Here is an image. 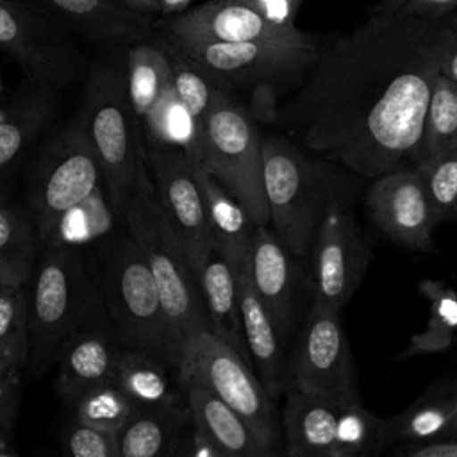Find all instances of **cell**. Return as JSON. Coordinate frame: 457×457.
<instances>
[{
  "label": "cell",
  "mask_w": 457,
  "mask_h": 457,
  "mask_svg": "<svg viewBox=\"0 0 457 457\" xmlns=\"http://www.w3.org/2000/svg\"><path fill=\"white\" fill-rule=\"evenodd\" d=\"M455 41L457 9L414 14L403 0H382L353 30L323 43L273 121L362 179L412 168L434 80Z\"/></svg>",
  "instance_id": "1"
},
{
  "label": "cell",
  "mask_w": 457,
  "mask_h": 457,
  "mask_svg": "<svg viewBox=\"0 0 457 457\" xmlns=\"http://www.w3.org/2000/svg\"><path fill=\"white\" fill-rule=\"evenodd\" d=\"M262 177L270 223L295 259L309 257L330 207L353 204L361 179L280 136L262 137Z\"/></svg>",
  "instance_id": "2"
},
{
  "label": "cell",
  "mask_w": 457,
  "mask_h": 457,
  "mask_svg": "<svg viewBox=\"0 0 457 457\" xmlns=\"http://www.w3.org/2000/svg\"><path fill=\"white\" fill-rule=\"evenodd\" d=\"M105 328L123 348L157 355L177 370L175 343L161 293L141 248L127 230L104 241L91 266Z\"/></svg>",
  "instance_id": "3"
},
{
  "label": "cell",
  "mask_w": 457,
  "mask_h": 457,
  "mask_svg": "<svg viewBox=\"0 0 457 457\" xmlns=\"http://www.w3.org/2000/svg\"><path fill=\"white\" fill-rule=\"evenodd\" d=\"M121 218L148 262L175 343L179 352H182L184 343L191 336L211 330V325L198 275L159 204L145 146L137 161L136 184Z\"/></svg>",
  "instance_id": "4"
},
{
  "label": "cell",
  "mask_w": 457,
  "mask_h": 457,
  "mask_svg": "<svg viewBox=\"0 0 457 457\" xmlns=\"http://www.w3.org/2000/svg\"><path fill=\"white\" fill-rule=\"evenodd\" d=\"M98 312L96 284L84 255L64 245L48 248L29 293L30 348L25 371L34 378L43 377L55 366L66 339L89 327Z\"/></svg>",
  "instance_id": "5"
},
{
  "label": "cell",
  "mask_w": 457,
  "mask_h": 457,
  "mask_svg": "<svg viewBox=\"0 0 457 457\" xmlns=\"http://www.w3.org/2000/svg\"><path fill=\"white\" fill-rule=\"evenodd\" d=\"M80 111L100 164L107 204L116 216H123L145 146L129 98L125 55L104 57L89 68Z\"/></svg>",
  "instance_id": "6"
},
{
  "label": "cell",
  "mask_w": 457,
  "mask_h": 457,
  "mask_svg": "<svg viewBox=\"0 0 457 457\" xmlns=\"http://www.w3.org/2000/svg\"><path fill=\"white\" fill-rule=\"evenodd\" d=\"M243 205L253 225H270L262 177V137L252 111L220 89L202 127L198 157Z\"/></svg>",
  "instance_id": "7"
},
{
  "label": "cell",
  "mask_w": 457,
  "mask_h": 457,
  "mask_svg": "<svg viewBox=\"0 0 457 457\" xmlns=\"http://www.w3.org/2000/svg\"><path fill=\"white\" fill-rule=\"evenodd\" d=\"M100 164L82 111L55 130L37 154L29 175V202L43 239L96 191Z\"/></svg>",
  "instance_id": "8"
},
{
  "label": "cell",
  "mask_w": 457,
  "mask_h": 457,
  "mask_svg": "<svg viewBox=\"0 0 457 457\" xmlns=\"http://www.w3.org/2000/svg\"><path fill=\"white\" fill-rule=\"evenodd\" d=\"M179 378L195 380L221 398L252 428L270 455L278 452L280 432L273 398L252 362L211 330L191 336L180 352Z\"/></svg>",
  "instance_id": "9"
},
{
  "label": "cell",
  "mask_w": 457,
  "mask_h": 457,
  "mask_svg": "<svg viewBox=\"0 0 457 457\" xmlns=\"http://www.w3.org/2000/svg\"><path fill=\"white\" fill-rule=\"evenodd\" d=\"M168 39V37H166ZM223 89H296L314 66L321 41L311 45L264 41H171Z\"/></svg>",
  "instance_id": "10"
},
{
  "label": "cell",
  "mask_w": 457,
  "mask_h": 457,
  "mask_svg": "<svg viewBox=\"0 0 457 457\" xmlns=\"http://www.w3.org/2000/svg\"><path fill=\"white\" fill-rule=\"evenodd\" d=\"M291 387L337 403L361 402L357 368L339 309L312 300L287 371Z\"/></svg>",
  "instance_id": "11"
},
{
  "label": "cell",
  "mask_w": 457,
  "mask_h": 457,
  "mask_svg": "<svg viewBox=\"0 0 457 457\" xmlns=\"http://www.w3.org/2000/svg\"><path fill=\"white\" fill-rule=\"evenodd\" d=\"M75 37L61 23L14 0H0V50L23 70L25 77L59 89L73 82L82 66Z\"/></svg>",
  "instance_id": "12"
},
{
  "label": "cell",
  "mask_w": 457,
  "mask_h": 457,
  "mask_svg": "<svg viewBox=\"0 0 457 457\" xmlns=\"http://www.w3.org/2000/svg\"><path fill=\"white\" fill-rule=\"evenodd\" d=\"M145 148L159 204L198 275L202 264L214 252V243L195 159L177 146Z\"/></svg>",
  "instance_id": "13"
},
{
  "label": "cell",
  "mask_w": 457,
  "mask_h": 457,
  "mask_svg": "<svg viewBox=\"0 0 457 457\" xmlns=\"http://www.w3.org/2000/svg\"><path fill=\"white\" fill-rule=\"evenodd\" d=\"M309 257L312 300L341 311L359 289L371 261V246L350 207L328 209Z\"/></svg>",
  "instance_id": "14"
},
{
  "label": "cell",
  "mask_w": 457,
  "mask_h": 457,
  "mask_svg": "<svg viewBox=\"0 0 457 457\" xmlns=\"http://www.w3.org/2000/svg\"><path fill=\"white\" fill-rule=\"evenodd\" d=\"M364 204L371 221L389 239L412 250L430 248L437 220L416 166L373 179Z\"/></svg>",
  "instance_id": "15"
},
{
  "label": "cell",
  "mask_w": 457,
  "mask_h": 457,
  "mask_svg": "<svg viewBox=\"0 0 457 457\" xmlns=\"http://www.w3.org/2000/svg\"><path fill=\"white\" fill-rule=\"evenodd\" d=\"M171 41H264L287 45H311L318 36L298 27L277 25L259 12L228 0H207L186 12L173 16L166 36Z\"/></svg>",
  "instance_id": "16"
},
{
  "label": "cell",
  "mask_w": 457,
  "mask_h": 457,
  "mask_svg": "<svg viewBox=\"0 0 457 457\" xmlns=\"http://www.w3.org/2000/svg\"><path fill=\"white\" fill-rule=\"evenodd\" d=\"M16 4L70 29L77 37L120 48L148 39L150 16L116 0H14Z\"/></svg>",
  "instance_id": "17"
},
{
  "label": "cell",
  "mask_w": 457,
  "mask_h": 457,
  "mask_svg": "<svg viewBox=\"0 0 457 457\" xmlns=\"http://www.w3.org/2000/svg\"><path fill=\"white\" fill-rule=\"evenodd\" d=\"M248 271L252 286L284 343L295 321L298 273L295 255L268 225H255Z\"/></svg>",
  "instance_id": "18"
},
{
  "label": "cell",
  "mask_w": 457,
  "mask_h": 457,
  "mask_svg": "<svg viewBox=\"0 0 457 457\" xmlns=\"http://www.w3.org/2000/svg\"><path fill=\"white\" fill-rule=\"evenodd\" d=\"M196 445L209 455L268 457L246 421L212 391L195 380L179 378Z\"/></svg>",
  "instance_id": "19"
},
{
  "label": "cell",
  "mask_w": 457,
  "mask_h": 457,
  "mask_svg": "<svg viewBox=\"0 0 457 457\" xmlns=\"http://www.w3.org/2000/svg\"><path fill=\"white\" fill-rule=\"evenodd\" d=\"M121 348L105 327L89 325L71 334L55 362V386L61 398L73 405L87 391L111 384Z\"/></svg>",
  "instance_id": "20"
},
{
  "label": "cell",
  "mask_w": 457,
  "mask_h": 457,
  "mask_svg": "<svg viewBox=\"0 0 457 457\" xmlns=\"http://www.w3.org/2000/svg\"><path fill=\"white\" fill-rule=\"evenodd\" d=\"M57 89L25 77L0 109V180L12 171L30 143L55 116Z\"/></svg>",
  "instance_id": "21"
},
{
  "label": "cell",
  "mask_w": 457,
  "mask_h": 457,
  "mask_svg": "<svg viewBox=\"0 0 457 457\" xmlns=\"http://www.w3.org/2000/svg\"><path fill=\"white\" fill-rule=\"evenodd\" d=\"M186 425H191V414L184 393L182 396L175 393L159 403L134 405L118 434L120 457L175 453Z\"/></svg>",
  "instance_id": "22"
},
{
  "label": "cell",
  "mask_w": 457,
  "mask_h": 457,
  "mask_svg": "<svg viewBox=\"0 0 457 457\" xmlns=\"http://www.w3.org/2000/svg\"><path fill=\"white\" fill-rule=\"evenodd\" d=\"M343 403L289 389L282 411L286 453L289 457H332Z\"/></svg>",
  "instance_id": "23"
},
{
  "label": "cell",
  "mask_w": 457,
  "mask_h": 457,
  "mask_svg": "<svg viewBox=\"0 0 457 457\" xmlns=\"http://www.w3.org/2000/svg\"><path fill=\"white\" fill-rule=\"evenodd\" d=\"M195 168L207 202L214 252L237 273L248 268L255 225L243 205L207 171L200 159H195Z\"/></svg>",
  "instance_id": "24"
},
{
  "label": "cell",
  "mask_w": 457,
  "mask_h": 457,
  "mask_svg": "<svg viewBox=\"0 0 457 457\" xmlns=\"http://www.w3.org/2000/svg\"><path fill=\"white\" fill-rule=\"evenodd\" d=\"M239 284V302H241V320H243V332L245 341L255 364V371L261 377L264 387L275 400L282 389L286 387V375L284 371V357H282V339L264 309L262 302L259 300L248 268H243L236 273Z\"/></svg>",
  "instance_id": "25"
},
{
  "label": "cell",
  "mask_w": 457,
  "mask_h": 457,
  "mask_svg": "<svg viewBox=\"0 0 457 457\" xmlns=\"http://www.w3.org/2000/svg\"><path fill=\"white\" fill-rule=\"evenodd\" d=\"M198 282L211 332L252 362L243 332L239 284L232 266L212 252L198 271Z\"/></svg>",
  "instance_id": "26"
},
{
  "label": "cell",
  "mask_w": 457,
  "mask_h": 457,
  "mask_svg": "<svg viewBox=\"0 0 457 457\" xmlns=\"http://www.w3.org/2000/svg\"><path fill=\"white\" fill-rule=\"evenodd\" d=\"M457 414V382L427 387L407 409L386 420L389 441L400 445L441 437Z\"/></svg>",
  "instance_id": "27"
},
{
  "label": "cell",
  "mask_w": 457,
  "mask_h": 457,
  "mask_svg": "<svg viewBox=\"0 0 457 457\" xmlns=\"http://www.w3.org/2000/svg\"><path fill=\"white\" fill-rule=\"evenodd\" d=\"M125 64L129 98L141 123L173 82L171 61L161 41L143 39L127 46Z\"/></svg>",
  "instance_id": "28"
},
{
  "label": "cell",
  "mask_w": 457,
  "mask_h": 457,
  "mask_svg": "<svg viewBox=\"0 0 457 457\" xmlns=\"http://www.w3.org/2000/svg\"><path fill=\"white\" fill-rule=\"evenodd\" d=\"M168 366L154 353L121 348L111 384L129 398L132 407L159 403L175 395L170 389Z\"/></svg>",
  "instance_id": "29"
},
{
  "label": "cell",
  "mask_w": 457,
  "mask_h": 457,
  "mask_svg": "<svg viewBox=\"0 0 457 457\" xmlns=\"http://www.w3.org/2000/svg\"><path fill=\"white\" fill-rule=\"evenodd\" d=\"M421 291L428 300L427 327L411 337L400 359L443 352L457 341V293L443 282H423Z\"/></svg>",
  "instance_id": "30"
},
{
  "label": "cell",
  "mask_w": 457,
  "mask_h": 457,
  "mask_svg": "<svg viewBox=\"0 0 457 457\" xmlns=\"http://www.w3.org/2000/svg\"><path fill=\"white\" fill-rule=\"evenodd\" d=\"M457 145V82L439 73L434 80L423 121L418 162L425 164Z\"/></svg>",
  "instance_id": "31"
},
{
  "label": "cell",
  "mask_w": 457,
  "mask_h": 457,
  "mask_svg": "<svg viewBox=\"0 0 457 457\" xmlns=\"http://www.w3.org/2000/svg\"><path fill=\"white\" fill-rule=\"evenodd\" d=\"M162 46L166 48L170 61H171V70H173V89L186 107L193 127L196 134V154L193 157H198V139L200 132L205 121V116L221 89L200 66H196L180 48H177L173 43H170L166 37L161 41Z\"/></svg>",
  "instance_id": "32"
},
{
  "label": "cell",
  "mask_w": 457,
  "mask_h": 457,
  "mask_svg": "<svg viewBox=\"0 0 457 457\" xmlns=\"http://www.w3.org/2000/svg\"><path fill=\"white\" fill-rule=\"evenodd\" d=\"M389 441L387 421L375 416L361 402L343 405L337 420L332 457H373Z\"/></svg>",
  "instance_id": "33"
},
{
  "label": "cell",
  "mask_w": 457,
  "mask_h": 457,
  "mask_svg": "<svg viewBox=\"0 0 457 457\" xmlns=\"http://www.w3.org/2000/svg\"><path fill=\"white\" fill-rule=\"evenodd\" d=\"M141 125L145 127V146H177L191 157L196 154L195 127L173 84L150 109Z\"/></svg>",
  "instance_id": "34"
},
{
  "label": "cell",
  "mask_w": 457,
  "mask_h": 457,
  "mask_svg": "<svg viewBox=\"0 0 457 457\" xmlns=\"http://www.w3.org/2000/svg\"><path fill=\"white\" fill-rule=\"evenodd\" d=\"M0 346L25 371L30 348L27 284L0 289Z\"/></svg>",
  "instance_id": "35"
},
{
  "label": "cell",
  "mask_w": 457,
  "mask_h": 457,
  "mask_svg": "<svg viewBox=\"0 0 457 457\" xmlns=\"http://www.w3.org/2000/svg\"><path fill=\"white\" fill-rule=\"evenodd\" d=\"M36 259V234L16 209L0 204V262L29 282Z\"/></svg>",
  "instance_id": "36"
},
{
  "label": "cell",
  "mask_w": 457,
  "mask_h": 457,
  "mask_svg": "<svg viewBox=\"0 0 457 457\" xmlns=\"http://www.w3.org/2000/svg\"><path fill=\"white\" fill-rule=\"evenodd\" d=\"M421 171L437 223L457 218V145L425 164Z\"/></svg>",
  "instance_id": "37"
},
{
  "label": "cell",
  "mask_w": 457,
  "mask_h": 457,
  "mask_svg": "<svg viewBox=\"0 0 457 457\" xmlns=\"http://www.w3.org/2000/svg\"><path fill=\"white\" fill-rule=\"evenodd\" d=\"M71 407L77 420L114 434H120L132 411L129 398L112 384L87 391Z\"/></svg>",
  "instance_id": "38"
},
{
  "label": "cell",
  "mask_w": 457,
  "mask_h": 457,
  "mask_svg": "<svg viewBox=\"0 0 457 457\" xmlns=\"http://www.w3.org/2000/svg\"><path fill=\"white\" fill-rule=\"evenodd\" d=\"M62 448L73 457H120L118 434L96 428L77 418L64 432Z\"/></svg>",
  "instance_id": "39"
},
{
  "label": "cell",
  "mask_w": 457,
  "mask_h": 457,
  "mask_svg": "<svg viewBox=\"0 0 457 457\" xmlns=\"http://www.w3.org/2000/svg\"><path fill=\"white\" fill-rule=\"evenodd\" d=\"M23 370L0 346V427L12 437L20 412Z\"/></svg>",
  "instance_id": "40"
},
{
  "label": "cell",
  "mask_w": 457,
  "mask_h": 457,
  "mask_svg": "<svg viewBox=\"0 0 457 457\" xmlns=\"http://www.w3.org/2000/svg\"><path fill=\"white\" fill-rule=\"evenodd\" d=\"M250 7L252 11L259 12L266 20L284 25V27H296L295 20L303 4V0H228Z\"/></svg>",
  "instance_id": "41"
},
{
  "label": "cell",
  "mask_w": 457,
  "mask_h": 457,
  "mask_svg": "<svg viewBox=\"0 0 457 457\" xmlns=\"http://www.w3.org/2000/svg\"><path fill=\"white\" fill-rule=\"evenodd\" d=\"M396 453L403 457H457V436H441L409 443L400 446Z\"/></svg>",
  "instance_id": "42"
},
{
  "label": "cell",
  "mask_w": 457,
  "mask_h": 457,
  "mask_svg": "<svg viewBox=\"0 0 457 457\" xmlns=\"http://www.w3.org/2000/svg\"><path fill=\"white\" fill-rule=\"evenodd\" d=\"M403 7L414 14H443L457 9V0H403Z\"/></svg>",
  "instance_id": "43"
},
{
  "label": "cell",
  "mask_w": 457,
  "mask_h": 457,
  "mask_svg": "<svg viewBox=\"0 0 457 457\" xmlns=\"http://www.w3.org/2000/svg\"><path fill=\"white\" fill-rule=\"evenodd\" d=\"M193 0H157L159 4V12L162 16H179L187 11Z\"/></svg>",
  "instance_id": "44"
},
{
  "label": "cell",
  "mask_w": 457,
  "mask_h": 457,
  "mask_svg": "<svg viewBox=\"0 0 457 457\" xmlns=\"http://www.w3.org/2000/svg\"><path fill=\"white\" fill-rule=\"evenodd\" d=\"M120 2L121 5H125L127 9H132L136 12H141V14H154V12H159V4L157 0H116Z\"/></svg>",
  "instance_id": "45"
},
{
  "label": "cell",
  "mask_w": 457,
  "mask_h": 457,
  "mask_svg": "<svg viewBox=\"0 0 457 457\" xmlns=\"http://www.w3.org/2000/svg\"><path fill=\"white\" fill-rule=\"evenodd\" d=\"M441 73L457 82V41H455V45L452 46V50L448 52V55H446V59H445V62H443Z\"/></svg>",
  "instance_id": "46"
},
{
  "label": "cell",
  "mask_w": 457,
  "mask_h": 457,
  "mask_svg": "<svg viewBox=\"0 0 457 457\" xmlns=\"http://www.w3.org/2000/svg\"><path fill=\"white\" fill-rule=\"evenodd\" d=\"M20 284H27L21 277H18L12 270H9L7 266H4L0 262V289L4 287H12V286H20Z\"/></svg>",
  "instance_id": "47"
},
{
  "label": "cell",
  "mask_w": 457,
  "mask_h": 457,
  "mask_svg": "<svg viewBox=\"0 0 457 457\" xmlns=\"http://www.w3.org/2000/svg\"><path fill=\"white\" fill-rule=\"evenodd\" d=\"M9 455H16V450L11 445L9 434L0 427V457H9Z\"/></svg>",
  "instance_id": "48"
},
{
  "label": "cell",
  "mask_w": 457,
  "mask_h": 457,
  "mask_svg": "<svg viewBox=\"0 0 457 457\" xmlns=\"http://www.w3.org/2000/svg\"><path fill=\"white\" fill-rule=\"evenodd\" d=\"M445 436H457V414L453 416V420L450 421L448 428H446V434Z\"/></svg>",
  "instance_id": "49"
}]
</instances>
